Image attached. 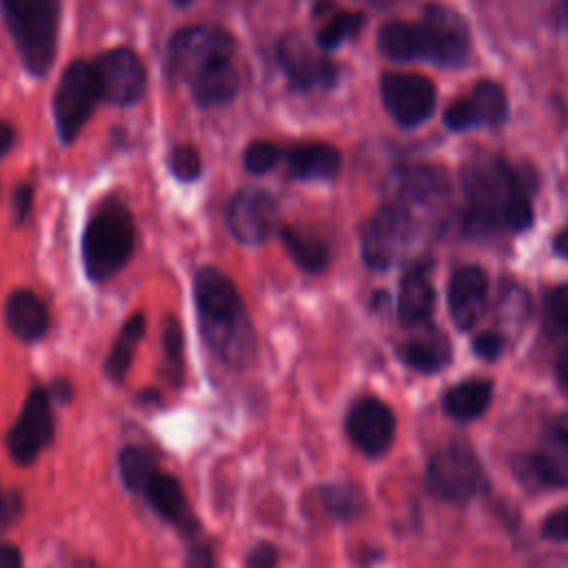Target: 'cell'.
Returning a JSON list of instances; mask_svg holds the SVG:
<instances>
[{
    "instance_id": "obj_1",
    "label": "cell",
    "mask_w": 568,
    "mask_h": 568,
    "mask_svg": "<svg viewBox=\"0 0 568 568\" xmlns=\"http://www.w3.org/2000/svg\"><path fill=\"white\" fill-rule=\"evenodd\" d=\"M466 220L477 231L521 233L532 224L530 200L515 171L497 155H475L462 169Z\"/></svg>"
},
{
    "instance_id": "obj_2",
    "label": "cell",
    "mask_w": 568,
    "mask_h": 568,
    "mask_svg": "<svg viewBox=\"0 0 568 568\" xmlns=\"http://www.w3.org/2000/svg\"><path fill=\"white\" fill-rule=\"evenodd\" d=\"M193 297L209 351L229 366L251 364L255 333L231 277L215 266H202L193 280Z\"/></svg>"
},
{
    "instance_id": "obj_3",
    "label": "cell",
    "mask_w": 568,
    "mask_h": 568,
    "mask_svg": "<svg viewBox=\"0 0 568 568\" xmlns=\"http://www.w3.org/2000/svg\"><path fill=\"white\" fill-rule=\"evenodd\" d=\"M379 49L397 62L428 60L435 64H462L470 49V33L464 16L433 2L419 22H388L379 31Z\"/></svg>"
},
{
    "instance_id": "obj_4",
    "label": "cell",
    "mask_w": 568,
    "mask_h": 568,
    "mask_svg": "<svg viewBox=\"0 0 568 568\" xmlns=\"http://www.w3.org/2000/svg\"><path fill=\"white\" fill-rule=\"evenodd\" d=\"M135 226L131 213L118 200H109L89 217L82 235V262L93 282L113 277L131 257Z\"/></svg>"
},
{
    "instance_id": "obj_5",
    "label": "cell",
    "mask_w": 568,
    "mask_h": 568,
    "mask_svg": "<svg viewBox=\"0 0 568 568\" xmlns=\"http://www.w3.org/2000/svg\"><path fill=\"white\" fill-rule=\"evenodd\" d=\"M0 9L24 69L44 75L58 47V0H0Z\"/></svg>"
},
{
    "instance_id": "obj_6",
    "label": "cell",
    "mask_w": 568,
    "mask_h": 568,
    "mask_svg": "<svg viewBox=\"0 0 568 568\" xmlns=\"http://www.w3.org/2000/svg\"><path fill=\"white\" fill-rule=\"evenodd\" d=\"M235 40L217 27L211 24H193L180 29L169 47L164 69L166 75L175 82H191L206 69L233 60Z\"/></svg>"
},
{
    "instance_id": "obj_7",
    "label": "cell",
    "mask_w": 568,
    "mask_h": 568,
    "mask_svg": "<svg viewBox=\"0 0 568 568\" xmlns=\"http://www.w3.org/2000/svg\"><path fill=\"white\" fill-rule=\"evenodd\" d=\"M488 486L486 470L466 442H448L426 466V488L439 499L464 504Z\"/></svg>"
},
{
    "instance_id": "obj_8",
    "label": "cell",
    "mask_w": 568,
    "mask_h": 568,
    "mask_svg": "<svg viewBox=\"0 0 568 568\" xmlns=\"http://www.w3.org/2000/svg\"><path fill=\"white\" fill-rule=\"evenodd\" d=\"M513 473L530 490L568 488V413L546 424L535 450L513 459Z\"/></svg>"
},
{
    "instance_id": "obj_9",
    "label": "cell",
    "mask_w": 568,
    "mask_h": 568,
    "mask_svg": "<svg viewBox=\"0 0 568 568\" xmlns=\"http://www.w3.org/2000/svg\"><path fill=\"white\" fill-rule=\"evenodd\" d=\"M98 100H102V89L95 64L87 60L71 62L64 69L53 98V115L62 142L71 144L78 138Z\"/></svg>"
},
{
    "instance_id": "obj_10",
    "label": "cell",
    "mask_w": 568,
    "mask_h": 568,
    "mask_svg": "<svg viewBox=\"0 0 568 568\" xmlns=\"http://www.w3.org/2000/svg\"><path fill=\"white\" fill-rule=\"evenodd\" d=\"M417 222L410 206L395 200L384 204L362 231V255L371 268L393 266L413 244Z\"/></svg>"
},
{
    "instance_id": "obj_11",
    "label": "cell",
    "mask_w": 568,
    "mask_h": 568,
    "mask_svg": "<svg viewBox=\"0 0 568 568\" xmlns=\"http://www.w3.org/2000/svg\"><path fill=\"white\" fill-rule=\"evenodd\" d=\"M53 439V413L51 393L44 386H36L7 433L9 455L18 464H31Z\"/></svg>"
},
{
    "instance_id": "obj_12",
    "label": "cell",
    "mask_w": 568,
    "mask_h": 568,
    "mask_svg": "<svg viewBox=\"0 0 568 568\" xmlns=\"http://www.w3.org/2000/svg\"><path fill=\"white\" fill-rule=\"evenodd\" d=\"M386 111L402 126L422 124L435 106V84L417 73H386L382 78Z\"/></svg>"
},
{
    "instance_id": "obj_13",
    "label": "cell",
    "mask_w": 568,
    "mask_h": 568,
    "mask_svg": "<svg viewBox=\"0 0 568 568\" xmlns=\"http://www.w3.org/2000/svg\"><path fill=\"white\" fill-rule=\"evenodd\" d=\"M93 64L98 71L102 100L124 106L133 104L144 93L146 71L135 51L118 47L102 53Z\"/></svg>"
},
{
    "instance_id": "obj_14",
    "label": "cell",
    "mask_w": 568,
    "mask_h": 568,
    "mask_svg": "<svg viewBox=\"0 0 568 568\" xmlns=\"http://www.w3.org/2000/svg\"><path fill=\"white\" fill-rule=\"evenodd\" d=\"M277 222V204L262 189L237 191L226 209V224L242 244H262L268 240Z\"/></svg>"
},
{
    "instance_id": "obj_15",
    "label": "cell",
    "mask_w": 568,
    "mask_h": 568,
    "mask_svg": "<svg viewBox=\"0 0 568 568\" xmlns=\"http://www.w3.org/2000/svg\"><path fill=\"white\" fill-rule=\"evenodd\" d=\"M351 442L368 457L384 455L395 437V415L377 397L357 399L346 415Z\"/></svg>"
},
{
    "instance_id": "obj_16",
    "label": "cell",
    "mask_w": 568,
    "mask_h": 568,
    "mask_svg": "<svg viewBox=\"0 0 568 568\" xmlns=\"http://www.w3.org/2000/svg\"><path fill=\"white\" fill-rule=\"evenodd\" d=\"M508 102L506 93L497 82L484 80L473 87V91L459 100H455L446 113L444 122L453 131H466L473 126L499 124L506 118Z\"/></svg>"
},
{
    "instance_id": "obj_17",
    "label": "cell",
    "mask_w": 568,
    "mask_h": 568,
    "mask_svg": "<svg viewBox=\"0 0 568 568\" xmlns=\"http://www.w3.org/2000/svg\"><path fill=\"white\" fill-rule=\"evenodd\" d=\"M277 60L295 89H317L331 87L335 80V64L315 53L297 33H288L277 44Z\"/></svg>"
},
{
    "instance_id": "obj_18",
    "label": "cell",
    "mask_w": 568,
    "mask_h": 568,
    "mask_svg": "<svg viewBox=\"0 0 568 568\" xmlns=\"http://www.w3.org/2000/svg\"><path fill=\"white\" fill-rule=\"evenodd\" d=\"M488 300V277L479 266H462L448 284V308L455 326L468 331L477 324Z\"/></svg>"
},
{
    "instance_id": "obj_19",
    "label": "cell",
    "mask_w": 568,
    "mask_h": 568,
    "mask_svg": "<svg viewBox=\"0 0 568 568\" xmlns=\"http://www.w3.org/2000/svg\"><path fill=\"white\" fill-rule=\"evenodd\" d=\"M142 495L146 497V501L151 504V508L171 526H175L182 535L193 537L200 526L197 519L186 501V495L180 486V481L173 475H164V473H155L151 477V481L146 484V488L142 490Z\"/></svg>"
},
{
    "instance_id": "obj_20",
    "label": "cell",
    "mask_w": 568,
    "mask_h": 568,
    "mask_svg": "<svg viewBox=\"0 0 568 568\" xmlns=\"http://www.w3.org/2000/svg\"><path fill=\"white\" fill-rule=\"evenodd\" d=\"M435 306V288L424 262L406 268L397 293V315L404 326L424 324Z\"/></svg>"
},
{
    "instance_id": "obj_21",
    "label": "cell",
    "mask_w": 568,
    "mask_h": 568,
    "mask_svg": "<svg viewBox=\"0 0 568 568\" xmlns=\"http://www.w3.org/2000/svg\"><path fill=\"white\" fill-rule=\"evenodd\" d=\"M4 320L9 331L22 342H36L49 328V311L44 302L27 288H18L9 295L4 306Z\"/></svg>"
},
{
    "instance_id": "obj_22",
    "label": "cell",
    "mask_w": 568,
    "mask_h": 568,
    "mask_svg": "<svg viewBox=\"0 0 568 568\" xmlns=\"http://www.w3.org/2000/svg\"><path fill=\"white\" fill-rule=\"evenodd\" d=\"M342 164L339 151L333 144L308 142L295 144L286 151L288 175L295 180H331Z\"/></svg>"
},
{
    "instance_id": "obj_23",
    "label": "cell",
    "mask_w": 568,
    "mask_h": 568,
    "mask_svg": "<svg viewBox=\"0 0 568 568\" xmlns=\"http://www.w3.org/2000/svg\"><path fill=\"white\" fill-rule=\"evenodd\" d=\"M399 357L419 373H435L448 364L450 344L439 331L426 328L399 346Z\"/></svg>"
},
{
    "instance_id": "obj_24",
    "label": "cell",
    "mask_w": 568,
    "mask_h": 568,
    "mask_svg": "<svg viewBox=\"0 0 568 568\" xmlns=\"http://www.w3.org/2000/svg\"><path fill=\"white\" fill-rule=\"evenodd\" d=\"M490 399H493V382L473 377L450 386L444 393V410L459 422H470V419H477L488 408Z\"/></svg>"
},
{
    "instance_id": "obj_25",
    "label": "cell",
    "mask_w": 568,
    "mask_h": 568,
    "mask_svg": "<svg viewBox=\"0 0 568 568\" xmlns=\"http://www.w3.org/2000/svg\"><path fill=\"white\" fill-rule=\"evenodd\" d=\"M189 84H191L193 98L200 106H220L235 98L240 80H237V71L233 67V60H224V62L206 69L197 78H193Z\"/></svg>"
},
{
    "instance_id": "obj_26",
    "label": "cell",
    "mask_w": 568,
    "mask_h": 568,
    "mask_svg": "<svg viewBox=\"0 0 568 568\" xmlns=\"http://www.w3.org/2000/svg\"><path fill=\"white\" fill-rule=\"evenodd\" d=\"M282 242L286 246V251L291 253L293 262L308 271V273H320L326 268L328 264V246L322 237L308 233V231H302V229H295V226H284L282 229Z\"/></svg>"
},
{
    "instance_id": "obj_27",
    "label": "cell",
    "mask_w": 568,
    "mask_h": 568,
    "mask_svg": "<svg viewBox=\"0 0 568 568\" xmlns=\"http://www.w3.org/2000/svg\"><path fill=\"white\" fill-rule=\"evenodd\" d=\"M144 328H146V320L142 313H135L131 315L124 326L120 328L113 346H111V353L104 362V371L109 375L111 382H122V377L126 375L131 362H133V355H135V346L140 342V337L144 335Z\"/></svg>"
},
{
    "instance_id": "obj_28",
    "label": "cell",
    "mask_w": 568,
    "mask_h": 568,
    "mask_svg": "<svg viewBox=\"0 0 568 568\" xmlns=\"http://www.w3.org/2000/svg\"><path fill=\"white\" fill-rule=\"evenodd\" d=\"M118 466H120V477L131 493H142L151 481V477L160 470L155 455L142 446H126L120 453Z\"/></svg>"
},
{
    "instance_id": "obj_29",
    "label": "cell",
    "mask_w": 568,
    "mask_h": 568,
    "mask_svg": "<svg viewBox=\"0 0 568 568\" xmlns=\"http://www.w3.org/2000/svg\"><path fill=\"white\" fill-rule=\"evenodd\" d=\"M322 504L335 519H353L364 510V495L353 484H333L322 488Z\"/></svg>"
},
{
    "instance_id": "obj_30",
    "label": "cell",
    "mask_w": 568,
    "mask_h": 568,
    "mask_svg": "<svg viewBox=\"0 0 568 568\" xmlns=\"http://www.w3.org/2000/svg\"><path fill=\"white\" fill-rule=\"evenodd\" d=\"M364 24L362 13H351V11H337L333 16H328L322 27L317 29V42L324 49H335L339 47L344 40L353 38Z\"/></svg>"
},
{
    "instance_id": "obj_31",
    "label": "cell",
    "mask_w": 568,
    "mask_h": 568,
    "mask_svg": "<svg viewBox=\"0 0 568 568\" xmlns=\"http://www.w3.org/2000/svg\"><path fill=\"white\" fill-rule=\"evenodd\" d=\"M162 353L164 366L171 384H180L184 375V348H182V328L175 317H164L162 326Z\"/></svg>"
},
{
    "instance_id": "obj_32",
    "label": "cell",
    "mask_w": 568,
    "mask_h": 568,
    "mask_svg": "<svg viewBox=\"0 0 568 568\" xmlns=\"http://www.w3.org/2000/svg\"><path fill=\"white\" fill-rule=\"evenodd\" d=\"M544 326L550 335L568 333V282L552 286L544 297Z\"/></svg>"
},
{
    "instance_id": "obj_33",
    "label": "cell",
    "mask_w": 568,
    "mask_h": 568,
    "mask_svg": "<svg viewBox=\"0 0 568 568\" xmlns=\"http://www.w3.org/2000/svg\"><path fill=\"white\" fill-rule=\"evenodd\" d=\"M282 160V149L268 140H255L244 151V166L251 173H266Z\"/></svg>"
},
{
    "instance_id": "obj_34",
    "label": "cell",
    "mask_w": 568,
    "mask_h": 568,
    "mask_svg": "<svg viewBox=\"0 0 568 568\" xmlns=\"http://www.w3.org/2000/svg\"><path fill=\"white\" fill-rule=\"evenodd\" d=\"M169 169L182 182L195 180L202 171V160H200L197 149L191 146V144L173 146L171 153H169Z\"/></svg>"
},
{
    "instance_id": "obj_35",
    "label": "cell",
    "mask_w": 568,
    "mask_h": 568,
    "mask_svg": "<svg viewBox=\"0 0 568 568\" xmlns=\"http://www.w3.org/2000/svg\"><path fill=\"white\" fill-rule=\"evenodd\" d=\"M22 513H24L22 495L13 488H2L0 486V532L16 526L18 519L22 517Z\"/></svg>"
},
{
    "instance_id": "obj_36",
    "label": "cell",
    "mask_w": 568,
    "mask_h": 568,
    "mask_svg": "<svg viewBox=\"0 0 568 568\" xmlns=\"http://www.w3.org/2000/svg\"><path fill=\"white\" fill-rule=\"evenodd\" d=\"M541 532L552 541H568V506L550 513L541 526Z\"/></svg>"
},
{
    "instance_id": "obj_37",
    "label": "cell",
    "mask_w": 568,
    "mask_h": 568,
    "mask_svg": "<svg viewBox=\"0 0 568 568\" xmlns=\"http://www.w3.org/2000/svg\"><path fill=\"white\" fill-rule=\"evenodd\" d=\"M184 568H215V552L206 541H191Z\"/></svg>"
},
{
    "instance_id": "obj_38",
    "label": "cell",
    "mask_w": 568,
    "mask_h": 568,
    "mask_svg": "<svg viewBox=\"0 0 568 568\" xmlns=\"http://www.w3.org/2000/svg\"><path fill=\"white\" fill-rule=\"evenodd\" d=\"M473 348H475V353H477L479 357H484V359H495V357L501 355L504 339H501V335H499L497 331H484V333H479V335L475 337Z\"/></svg>"
},
{
    "instance_id": "obj_39",
    "label": "cell",
    "mask_w": 568,
    "mask_h": 568,
    "mask_svg": "<svg viewBox=\"0 0 568 568\" xmlns=\"http://www.w3.org/2000/svg\"><path fill=\"white\" fill-rule=\"evenodd\" d=\"M275 564H277V552L266 541L257 544L246 557V568H275Z\"/></svg>"
},
{
    "instance_id": "obj_40",
    "label": "cell",
    "mask_w": 568,
    "mask_h": 568,
    "mask_svg": "<svg viewBox=\"0 0 568 568\" xmlns=\"http://www.w3.org/2000/svg\"><path fill=\"white\" fill-rule=\"evenodd\" d=\"M31 200H33V189L29 184H20L13 191V222L16 224L27 220L29 209H31Z\"/></svg>"
},
{
    "instance_id": "obj_41",
    "label": "cell",
    "mask_w": 568,
    "mask_h": 568,
    "mask_svg": "<svg viewBox=\"0 0 568 568\" xmlns=\"http://www.w3.org/2000/svg\"><path fill=\"white\" fill-rule=\"evenodd\" d=\"M0 568H22V555L11 544H0Z\"/></svg>"
},
{
    "instance_id": "obj_42",
    "label": "cell",
    "mask_w": 568,
    "mask_h": 568,
    "mask_svg": "<svg viewBox=\"0 0 568 568\" xmlns=\"http://www.w3.org/2000/svg\"><path fill=\"white\" fill-rule=\"evenodd\" d=\"M555 377H557V384L561 386V390L568 393V346L555 359Z\"/></svg>"
},
{
    "instance_id": "obj_43",
    "label": "cell",
    "mask_w": 568,
    "mask_h": 568,
    "mask_svg": "<svg viewBox=\"0 0 568 568\" xmlns=\"http://www.w3.org/2000/svg\"><path fill=\"white\" fill-rule=\"evenodd\" d=\"M13 144V129L4 120H0V158L11 149Z\"/></svg>"
},
{
    "instance_id": "obj_44",
    "label": "cell",
    "mask_w": 568,
    "mask_h": 568,
    "mask_svg": "<svg viewBox=\"0 0 568 568\" xmlns=\"http://www.w3.org/2000/svg\"><path fill=\"white\" fill-rule=\"evenodd\" d=\"M555 251L559 253V255H564V257H568V224L555 235Z\"/></svg>"
},
{
    "instance_id": "obj_45",
    "label": "cell",
    "mask_w": 568,
    "mask_h": 568,
    "mask_svg": "<svg viewBox=\"0 0 568 568\" xmlns=\"http://www.w3.org/2000/svg\"><path fill=\"white\" fill-rule=\"evenodd\" d=\"M561 22H564V27H566V31H568V0H561Z\"/></svg>"
},
{
    "instance_id": "obj_46",
    "label": "cell",
    "mask_w": 568,
    "mask_h": 568,
    "mask_svg": "<svg viewBox=\"0 0 568 568\" xmlns=\"http://www.w3.org/2000/svg\"><path fill=\"white\" fill-rule=\"evenodd\" d=\"M175 4H180V7H184V4H189V2H193V0H173Z\"/></svg>"
}]
</instances>
